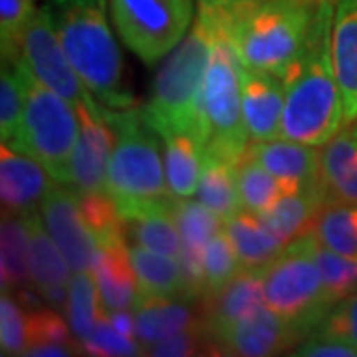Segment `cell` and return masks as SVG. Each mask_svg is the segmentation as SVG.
Returning a JSON list of instances; mask_svg holds the SVG:
<instances>
[{"instance_id":"7a4b0ae2","label":"cell","mask_w":357,"mask_h":357,"mask_svg":"<svg viewBox=\"0 0 357 357\" xmlns=\"http://www.w3.org/2000/svg\"><path fill=\"white\" fill-rule=\"evenodd\" d=\"M217 28V10L201 6L187 36L178 42L175 50L167 54V60L159 68L149 100L141 112L161 137L177 131H189L204 147V74Z\"/></svg>"},{"instance_id":"ab89813d","label":"cell","mask_w":357,"mask_h":357,"mask_svg":"<svg viewBox=\"0 0 357 357\" xmlns=\"http://www.w3.org/2000/svg\"><path fill=\"white\" fill-rule=\"evenodd\" d=\"M74 333L70 324L62 319L60 312L54 307L28 310V342L30 345L68 344L74 345ZM28 345V347H30Z\"/></svg>"},{"instance_id":"1f68e13d","label":"cell","mask_w":357,"mask_h":357,"mask_svg":"<svg viewBox=\"0 0 357 357\" xmlns=\"http://www.w3.org/2000/svg\"><path fill=\"white\" fill-rule=\"evenodd\" d=\"M126 241L161 255H181V234L173 215L153 213L126 220Z\"/></svg>"},{"instance_id":"8992f818","label":"cell","mask_w":357,"mask_h":357,"mask_svg":"<svg viewBox=\"0 0 357 357\" xmlns=\"http://www.w3.org/2000/svg\"><path fill=\"white\" fill-rule=\"evenodd\" d=\"M215 10L218 13V28L203 88L204 153L238 165L250 143L243 114V62L230 38V13L222 8Z\"/></svg>"},{"instance_id":"ac0fdd59","label":"cell","mask_w":357,"mask_h":357,"mask_svg":"<svg viewBox=\"0 0 357 357\" xmlns=\"http://www.w3.org/2000/svg\"><path fill=\"white\" fill-rule=\"evenodd\" d=\"M286 103L284 77L243 66V114L250 141L276 139Z\"/></svg>"},{"instance_id":"e0dca14e","label":"cell","mask_w":357,"mask_h":357,"mask_svg":"<svg viewBox=\"0 0 357 357\" xmlns=\"http://www.w3.org/2000/svg\"><path fill=\"white\" fill-rule=\"evenodd\" d=\"M26 222L30 229V274L32 286L42 296L46 306L66 312L70 270L66 256L54 243L50 232L44 227L40 211L28 215Z\"/></svg>"},{"instance_id":"ba28073f","label":"cell","mask_w":357,"mask_h":357,"mask_svg":"<svg viewBox=\"0 0 357 357\" xmlns=\"http://www.w3.org/2000/svg\"><path fill=\"white\" fill-rule=\"evenodd\" d=\"M314 246L316 236L306 232L286 244L280 255L264 268L266 304L288 324L300 342L316 332L332 310Z\"/></svg>"},{"instance_id":"83f0119b","label":"cell","mask_w":357,"mask_h":357,"mask_svg":"<svg viewBox=\"0 0 357 357\" xmlns=\"http://www.w3.org/2000/svg\"><path fill=\"white\" fill-rule=\"evenodd\" d=\"M236 167L238 165L225 161L220 157L204 153L197 197L206 208H211L222 220L243 211Z\"/></svg>"},{"instance_id":"2e32d148","label":"cell","mask_w":357,"mask_h":357,"mask_svg":"<svg viewBox=\"0 0 357 357\" xmlns=\"http://www.w3.org/2000/svg\"><path fill=\"white\" fill-rule=\"evenodd\" d=\"M246 157L264 167L278 178L284 195L321 185L319 147L304 145L286 137L252 141L248 145Z\"/></svg>"},{"instance_id":"6da1fadb","label":"cell","mask_w":357,"mask_h":357,"mask_svg":"<svg viewBox=\"0 0 357 357\" xmlns=\"http://www.w3.org/2000/svg\"><path fill=\"white\" fill-rule=\"evenodd\" d=\"M337 0H319L307 38L290 66L280 137L321 147L344 128V103L332 54Z\"/></svg>"},{"instance_id":"9c48e42d","label":"cell","mask_w":357,"mask_h":357,"mask_svg":"<svg viewBox=\"0 0 357 357\" xmlns=\"http://www.w3.org/2000/svg\"><path fill=\"white\" fill-rule=\"evenodd\" d=\"M121 42L143 64L155 66L187 36L195 0H107Z\"/></svg>"},{"instance_id":"ee69618b","label":"cell","mask_w":357,"mask_h":357,"mask_svg":"<svg viewBox=\"0 0 357 357\" xmlns=\"http://www.w3.org/2000/svg\"><path fill=\"white\" fill-rule=\"evenodd\" d=\"M105 318H107V321L114 326L117 332L128 335L131 340H137L135 337V316H133V310H112V312H105Z\"/></svg>"},{"instance_id":"5bb4252c","label":"cell","mask_w":357,"mask_h":357,"mask_svg":"<svg viewBox=\"0 0 357 357\" xmlns=\"http://www.w3.org/2000/svg\"><path fill=\"white\" fill-rule=\"evenodd\" d=\"M56 181L36 157L13 149L8 143L0 147V199L2 213L28 217L40 211Z\"/></svg>"},{"instance_id":"b9f144b4","label":"cell","mask_w":357,"mask_h":357,"mask_svg":"<svg viewBox=\"0 0 357 357\" xmlns=\"http://www.w3.org/2000/svg\"><path fill=\"white\" fill-rule=\"evenodd\" d=\"M147 356L153 357H191V356H213V345L211 340L206 337L203 328L197 330H187L178 332L175 335H169L165 340L149 345L145 349Z\"/></svg>"},{"instance_id":"52a82bcc","label":"cell","mask_w":357,"mask_h":357,"mask_svg":"<svg viewBox=\"0 0 357 357\" xmlns=\"http://www.w3.org/2000/svg\"><path fill=\"white\" fill-rule=\"evenodd\" d=\"M26 88L22 123L8 143L16 151L36 157L56 183L70 187V163L79 135V115L74 103L44 86L18 58Z\"/></svg>"},{"instance_id":"7bdbcfd3","label":"cell","mask_w":357,"mask_h":357,"mask_svg":"<svg viewBox=\"0 0 357 357\" xmlns=\"http://www.w3.org/2000/svg\"><path fill=\"white\" fill-rule=\"evenodd\" d=\"M290 354L300 357H357V347L333 337L307 335Z\"/></svg>"},{"instance_id":"bcb514c9","label":"cell","mask_w":357,"mask_h":357,"mask_svg":"<svg viewBox=\"0 0 357 357\" xmlns=\"http://www.w3.org/2000/svg\"><path fill=\"white\" fill-rule=\"evenodd\" d=\"M255 2H260V0H218L217 6H211V8L238 10V8H244V6H248V4H255Z\"/></svg>"},{"instance_id":"7c38bea8","label":"cell","mask_w":357,"mask_h":357,"mask_svg":"<svg viewBox=\"0 0 357 357\" xmlns=\"http://www.w3.org/2000/svg\"><path fill=\"white\" fill-rule=\"evenodd\" d=\"M44 227L66 256L74 272L91 270L100 252V243L84 220L77 195L70 187L54 183L40 204Z\"/></svg>"},{"instance_id":"d4e9b609","label":"cell","mask_w":357,"mask_h":357,"mask_svg":"<svg viewBox=\"0 0 357 357\" xmlns=\"http://www.w3.org/2000/svg\"><path fill=\"white\" fill-rule=\"evenodd\" d=\"M163 139L167 187L175 199H191L197 195L203 171L204 147L189 131L169 133Z\"/></svg>"},{"instance_id":"7dc6e473","label":"cell","mask_w":357,"mask_h":357,"mask_svg":"<svg viewBox=\"0 0 357 357\" xmlns=\"http://www.w3.org/2000/svg\"><path fill=\"white\" fill-rule=\"evenodd\" d=\"M201 2V6H217L218 0H199Z\"/></svg>"},{"instance_id":"8d00e7d4","label":"cell","mask_w":357,"mask_h":357,"mask_svg":"<svg viewBox=\"0 0 357 357\" xmlns=\"http://www.w3.org/2000/svg\"><path fill=\"white\" fill-rule=\"evenodd\" d=\"M34 0H0V48L2 60L20 58L22 34L36 14Z\"/></svg>"},{"instance_id":"4fadbf2b","label":"cell","mask_w":357,"mask_h":357,"mask_svg":"<svg viewBox=\"0 0 357 357\" xmlns=\"http://www.w3.org/2000/svg\"><path fill=\"white\" fill-rule=\"evenodd\" d=\"M201 324L203 332L215 345L222 333H227L241 319L248 318L258 307L266 306L264 294V268L243 270L236 278L201 300ZM215 354V347H213Z\"/></svg>"},{"instance_id":"5b68a950","label":"cell","mask_w":357,"mask_h":357,"mask_svg":"<svg viewBox=\"0 0 357 357\" xmlns=\"http://www.w3.org/2000/svg\"><path fill=\"white\" fill-rule=\"evenodd\" d=\"M319 0H260L229 10V32L244 68L286 77L307 38Z\"/></svg>"},{"instance_id":"d6a6232c","label":"cell","mask_w":357,"mask_h":357,"mask_svg":"<svg viewBox=\"0 0 357 357\" xmlns=\"http://www.w3.org/2000/svg\"><path fill=\"white\" fill-rule=\"evenodd\" d=\"M236 178L243 211L260 215L284 195L280 181L248 157H244L236 167Z\"/></svg>"},{"instance_id":"e575fe53","label":"cell","mask_w":357,"mask_h":357,"mask_svg":"<svg viewBox=\"0 0 357 357\" xmlns=\"http://www.w3.org/2000/svg\"><path fill=\"white\" fill-rule=\"evenodd\" d=\"M314 255L318 260L319 272H321V280L326 294L335 306L340 300L347 298L349 294L357 290V256H345L340 252H333L330 248H326L324 244L318 243L314 246Z\"/></svg>"},{"instance_id":"ffe728a7","label":"cell","mask_w":357,"mask_h":357,"mask_svg":"<svg viewBox=\"0 0 357 357\" xmlns=\"http://www.w3.org/2000/svg\"><path fill=\"white\" fill-rule=\"evenodd\" d=\"M332 54L344 103V128H351L357 121V0L335 4Z\"/></svg>"},{"instance_id":"3957f363","label":"cell","mask_w":357,"mask_h":357,"mask_svg":"<svg viewBox=\"0 0 357 357\" xmlns=\"http://www.w3.org/2000/svg\"><path fill=\"white\" fill-rule=\"evenodd\" d=\"M105 115L115 131L105 192L114 199L121 217L128 220L153 213L171 215L175 197L165 183L161 135L149 126L137 105L126 109L105 107Z\"/></svg>"},{"instance_id":"30bf717a","label":"cell","mask_w":357,"mask_h":357,"mask_svg":"<svg viewBox=\"0 0 357 357\" xmlns=\"http://www.w3.org/2000/svg\"><path fill=\"white\" fill-rule=\"evenodd\" d=\"M20 56L32 76L74 105L89 102L93 98L66 56L46 2L36 10L30 24L26 26Z\"/></svg>"},{"instance_id":"4dcf8cb0","label":"cell","mask_w":357,"mask_h":357,"mask_svg":"<svg viewBox=\"0 0 357 357\" xmlns=\"http://www.w3.org/2000/svg\"><path fill=\"white\" fill-rule=\"evenodd\" d=\"M79 211L84 220L93 232L100 246L107 244H121L126 241V218L121 217L117 204L105 191L82 192L77 195Z\"/></svg>"},{"instance_id":"f1b7e54d","label":"cell","mask_w":357,"mask_h":357,"mask_svg":"<svg viewBox=\"0 0 357 357\" xmlns=\"http://www.w3.org/2000/svg\"><path fill=\"white\" fill-rule=\"evenodd\" d=\"M310 232L333 252L357 256V203L324 204Z\"/></svg>"},{"instance_id":"277c9868","label":"cell","mask_w":357,"mask_h":357,"mask_svg":"<svg viewBox=\"0 0 357 357\" xmlns=\"http://www.w3.org/2000/svg\"><path fill=\"white\" fill-rule=\"evenodd\" d=\"M70 64L98 102L112 109L135 105L126 86L123 56L105 16V0H46Z\"/></svg>"},{"instance_id":"74e56055","label":"cell","mask_w":357,"mask_h":357,"mask_svg":"<svg viewBox=\"0 0 357 357\" xmlns=\"http://www.w3.org/2000/svg\"><path fill=\"white\" fill-rule=\"evenodd\" d=\"M28 314L24 304L13 292L0 298V354L24 356L28 349Z\"/></svg>"},{"instance_id":"c3c4849f","label":"cell","mask_w":357,"mask_h":357,"mask_svg":"<svg viewBox=\"0 0 357 357\" xmlns=\"http://www.w3.org/2000/svg\"><path fill=\"white\" fill-rule=\"evenodd\" d=\"M351 129H354V133H356V135H357V121H356V123H354V126H351Z\"/></svg>"},{"instance_id":"603a6c76","label":"cell","mask_w":357,"mask_h":357,"mask_svg":"<svg viewBox=\"0 0 357 357\" xmlns=\"http://www.w3.org/2000/svg\"><path fill=\"white\" fill-rule=\"evenodd\" d=\"M222 229L238 255L243 270L266 268L288 244L268 227L260 215L250 211H238L227 218Z\"/></svg>"},{"instance_id":"9a60e30c","label":"cell","mask_w":357,"mask_h":357,"mask_svg":"<svg viewBox=\"0 0 357 357\" xmlns=\"http://www.w3.org/2000/svg\"><path fill=\"white\" fill-rule=\"evenodd\" d=\"M298 344V335L266 304L222 333L213 347L217 356L268 357L294 349Z\"/></svg>"},{"instance_id":"484cf974","label":"cell","mask_w":357,"mask_h":357,"mask_svg":"<svg viewBox=\"0 0 357 357\" xmlns=\"http://www.w3.org/2000/svg\"><path fill=\"white\" fill-rule=\"evenodd\" d=\"M326 204L321 185L306 187L302 191L286 192L268 211L260 213L262 220L280 236L284 243H292L312 230L314 218Z\"/></svg>"},{"instance_id":"7402d4cb","label":"cell","mask_w":357,"mask_h":357,"mask_svg":"<svg viewBox=\"0 0 357 357\" xmlns=\"http://www.w3.org/2000/svg\"><path fill=\"white\" fill-rule=\"evenodd\" d=\"M91 272L98 282L103 312L133 310L139 302L143 292L129 260L128 243L100 246Z\"/></svg>"},{"instance_id":"60d3db41","label":"cell","mask_w":357,"mask_h":357,"mask_svg":"<svg viewBox=\"0 0 357 357\" xmlns=\"http://www.w3.org/2000/svg\"><path fill=\"white\" fill-rule=\"evenodd\" d=\"M312 335L342 340L357 347V290L332 306Z\"/></svg>"},{"instance_id":"d590c367","label":"cell","mask_w":357,"mask_h":357,"mask_svg":"<svg viewBox=\"0 0 357 357\" xmlns=\"http://www.w3.org/2000/svg\"><path fill=\"white\" fill-rule=\"evenodd\" d=\"M243 272V264L234 246L229 241L225 229L217 232L211 243L206 244L203 256V274H204V296L218 292L225 288L232 278H236Z\"/></svg>"},{"instance_id":"836d02e7","label":"cell","mask_w":357,"mask_h":357,"mask_svg":"<svg viewBox=\"0 0 357 357\" xmlns=\"http://www.w3.org/2000/svg\"><path fill=\"white\" fill-rule=\"evenodd\" d=\"M26 88L22 70L16 60H2L0 70V137L10 141L22 123Z\"/></svg>"},{"instance_id":"4316f807","label":"cell","mask_w":357,"mask_h":357,"mask_svg":"<svg viewBox=\"0 0 357 357\" xmlns=\"http://www.w3.org/2000/svg\"><path fill=\"white\" fill-rule=\"evenodd\" d=\"M128 252L145 296L185 298V280L177 256L161 255L135 244H128Z\"/></svg>"},{"instance_id":"f35d334b","label":"cell","mask_w":357,"mask_h":357,"mask_svg":"<svg viewBox=\"0 0 357 357\" xmlns=\"http://www.w3.org/2000/svg\"><path fill=\"white\" fill-rule=\"evenodd\" d=\"M79 349H84V354L88 356L96 357H133L145 354L139 342L115 330L105 318V312L93 326V330L79 342Z\"/></svg>"},{"instance_id":"f546056e","label":"cell","mask_w":357,"mask_h":357,"mask_svg":"<svg viewBox=\"0 0 357 357\" xmlns=\"http://www.w3.org/2000/svg\"><path fill=\"white\" fill-rule=\"evenodd\" d=\"M103 316V306L100 300L98 282L91 270L74 272L68 284V304H66V318L72 328V333L79 344L88 335L98 319Z\"/></svg>"},{"instance_id":"8fae6325","label":"cell","mask_w":357,"mask_h":357,"mask_svg":"<svg viewBox=\"0 0 357 357\" xmlns=\"http://www.w3.org/2000/svg\"><path fill=\"white\" fill-rule=\"evenodd\" d=\"M76 109L79 115V135L70 163V189L76 195L105 191L115 131L105 115V107L96 98L77 103Z\"/></svg>"},{"instance_id":"44dd1931","label":"cell","mask_w":357,"mask_h":357,"mask_svg":"<svg viewBox=\"0 0 357 357\" xmlns=\"http://www.w3.org/2000/svg\"><path fill=\"white\" fill-rule=\"evenodd\" d=\"M319 178L328 203H357V135L342 128L319 147Z\"/></svg>"},{"instance_id":"d6986e66","label":"cell","mask_w":357,"mask_h":357,"mask_svg":"<svg viewBox=\"0 0 357 357\" xmlns=\"http://www.w3.org/2000/svg\"><path fill=\"white\" fill-rule=\"evenodd\" d=\"M133 316L135 337L143 349L169 335L203 328L201 306L187 298H159L141 294L139 302L133 306Z\"/></svg>"},{"instance_id":"cb8c5ba5","label":"cell","mask_w":357,"mask_h":357,"mask_svg":"<svg viewBox=\"0 0 357 357\" xmlns=\"http://www.w3.org/2000/svg\"><path fill=\"white\" fill-rule=\"evenodd\" d=\"M0 284L2 292H20L32 286L30 229L24 217L2 213L0 225Z\"/></svg>"},{"instance_id":"f6af8a7d","label":"cell","mask_w":357,"mask_h":357,"mask_svg":"<svg viewBox=\"0 0 357 357\" xmlns=\"http://www.w3.org/2000/svg\"><path fill=\"white\" fill-rule=\"evenodd\" d=\"M76 345L68 344H42V345H30L26 349L24 356L30 357H68L76 356Z\"/></svg>"}]
</instances>
